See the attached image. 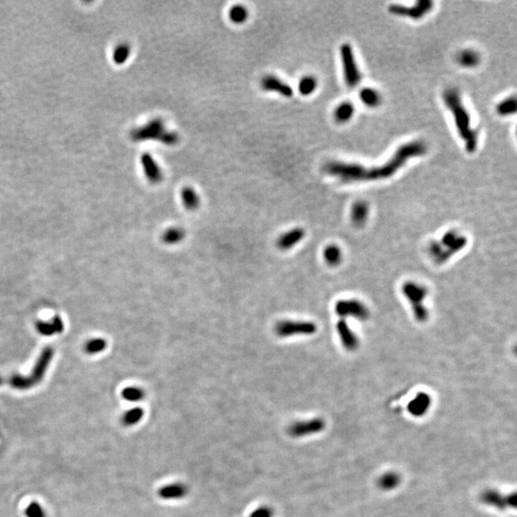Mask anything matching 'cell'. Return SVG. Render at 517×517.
Segmentation results:
<instances>
[{"mask_svg":"<svg viewBox=\"0 0 517 517\" xmlns=\"http://www.w3.org/2000/svg\"><path fill=\"white\" fill-rule=\"evenodd\" d=\"M434 7V2L431 0H419L411 6L402 4H392L389 6V12L398 16H403L418 20L429 14Z\"/></svg>","mask_w":517,"mask_h":517,"instance_id":"obj_8","label":"cell"},{"mask_svg":"<svg viewBox=\"0 0 517 517\" xmlns=\"http://www.w3.org/2000/svg\"><path fill=\"white\" fill-rule=\"evenodd\" d=\"M130 137L134 142L155 140L162 144L173 146L179 142V135L175 131L168 130L161 118H155L146 125L132 129Z\"/></svg>","mask_w":517,"mask_h":517,"instance_id":"obj_3","label":"cell"},{"mask_svg":"<svg viewBox=\"0 0 517 517\" xmlns=\"http://www.w3.org/2000/svg\"><path fill=\"white\" fill-rule=\"evenodd\" d=\"M326 422L321 417H313L306 420H298L288 426L287 433L292 438H304L318 434L325 429Z\"/></svg>","mask_w":517,"mask_h":517,"instance_id":"obj_10","label":"cell"},{"mask_svg":"<svg viewBox=\"0 0 517 517\" xmlns=\"http://www.w3.org/2000/svg\"><path fill=\"white\" fill-rule=\"evenodd\" d=\"M260 87L264 91H270V92H277L281 94L284 97L290 98L293 95V89L281 79L277 78L273 75H267L263 77L260 81Z\"/></svg>","mask_w":517,"mask_h":517,"instance_id":"obj_12","label":"cell"},{"mask_svg":"<svg viewBox=\"0 0 517 517\" xmlns=\"http://www.w3.org/2000/svg\"><path fill=\"white\" fill-rule=\"evenodd\" d=\"M323 258L330 266H336L342 260V251L337 245L330 244L324 248Z\"/></svg>","mask_w":517,"mask_h":517,"instance_id":"obj_25","label":"cell"},{"mask_svg":"<svg viewBox=\"0 0 517 517\" xmlns=\"http://www.w3.org/2000/svg\"><path fill=\"white\" fill-rule=\"evenodd\" d=\"M106 348V341L103 338H96L92 339L89 342H87L85 347L86 353L89 355H96L105 350Z\"/></svg>","mask_w":517,"mask_h":517,"instance_id":"obj_33","label":"cell"},{"mask_svg":"<svg viewBox=\"0 0 517 517\" xmlns=\"http://www.w3.org/2000/svg\"><path fill=\"white\" fill-rule=\"evenodd\" d=\"M189 489L183 483L175 482L165 485L158 489V495L164 500H180L188 494Z\"/></svg>","mask_w":517,"mask_h":517,"instance_id":"obj_16","label":"cell"},{"mask_svg":"<svg viewBox=\"0 0 517 517\" xmlns=\"http://www.w3.org/2000/svg\"><path fill=\"white\" fill-rule=\"evenodd\" d=\"M517 102L515 96L506 98L501 101L496 107L497 113L500 116H513L517 112Z\"/></svg>","mask_w":517,"mask_h":517,"instance_id":"obj_28","label":"cell"},{"mask_svg":"<svg viewBox=\"0 0 517 517\" xmlns=\"http://www.w3.org/2000/svg\"><path fill=\"white\" fill-rule=\"evenodd\" d=\"M318 87V81L314 76H304L298 84V90L303 96L311 95Z\"/></svg>","mask_w":517,"mask_h":517,"instance_id":"obj_26","label":"cell"},{"mask_svg":"<svg viewBox=\"0 0 517 517\" xmlns=\"http://www.w3.org/2000/svg\"><path fill=\"white\" fill-rule=\"evenodd\" d=\"M305 236H306L305 229H303L301 227H295V228H292L286 233H284L283 235H281L276 242V245L279 249H281L283 251H287V250L293 248L294 246H296L300 242H302L304 240Z\"/></svg>","mask_w":517,"mask_h":517,"instance_id":"obj_15","label":"cell"},{"mask_svg":"<svg viewBox=\"0 0 517 517\" xmlns=\"http://www.w3.org/2000/svg\"><path fill=\"white\" fill-rule=\"evenodd\" d=\"M359 98L363 104L370 108H375L382 102L381 94L373 87H364L359 92Z\"/></svg>","mask_w":517,"mask_h":517,"instance_id":"obj_20","label":"cell"},{"mask_svg":"<svg viewBox=\"0 0 517 517\" xmlns=\"http://www.w3.org/2000/svg\"><path fill=\"white\" fill-rule=\"evenodd\" d=\"M274 512L268 506H260L255 509L249 517H273Z\"/></svg>","mask_w":517,"mask_h":517,"instance_id":"obj_36","label":"cell"},{"mask_svg":"<svg viewBox=\"0 0 517 517\" xmlns=\"http://www.w3.org/2000/svg\"><path fill=\"white\" fill-rule=\"evenodd\" d=\"M131 48L129 43H120L113 51V61L118 65L124 64L130 56Z\"/></svg>","mask_w":517,"mask_h":517,"instance_id":"obj_30","label":"cell"},{"mask_svg":"<svg viewBox=\"0 0 517 517\" xmlns=\"http://www.w3.org/2000/svg\"><path fill=\"white\" fill-rule=\"evenodd\" d=\"M140 160L147 179L153 184L160 183L163 180V172L155 159L151 154L145 153L141 155Z\"/></svg>","mask_w":517,"mask_h":517,"instance_id":"obj_11","label":"cell"},{"mask_svg":"<svg viewBox=\"0 0 517 517\" xmlns=\"http://www.w3.org/2000/svg\"><path fill=\"white\" fill-rule=\"evenodd\" d=\"M122 397L128 402H137L143 401L145 392L143 389L135 386L125 388L122 391Z\"/></svg>","mask_w":517,"mask_h":517,"instance_id":"obj_32","label":"cell"},{"mask_svg":"<svg viewBox=\"0 0 517 517\" xmlns=\"http://www.w3.org/2000/svg\"><path fill=\"white\" fill-rule=\"evenodd\" d=\"M27 517H45V513L41 505L38 503H32L26 510Z\"/></svg>","mask_w":517,"mask_h":517,"instance_id":"obj_35","label":"cell"},{"mask_svg":"<svg viewBox=\"0 0 517 517\" xmlns=\"http://www.w3.org/2000/svg\"><path fill=\"white\" fill-rule=\"evenodd\" d=\"M401 483V476L396 472L384 473L378 480V487L383 490H392Z\"/></svg>","mask_w":517,"mask_h":517,"instance_id":"obj_27","label":"cell"},{"mask_svg":"<svg viewBox=\"0 0 517 517\" xmlns=\"http://www.w3.org/2000/svg\"><path fill=\"white\" fill-rule=\"evenodd\" d=\"M336 330L342 346L348 351H356L359 346V337L352 330L345 319H340L336 324Z\"/></svg>","mask_w":517,"mask_h":517,"instance_id":"obj_14","label":"cell"},{"mask_svg":"<svg viewBox=\"0 0 517 517\" xmlns=\"http://www.w3.org/2000/svg\"><path fill=\"white\" fill-rule=\"evenodd\" d=\"M355 105L351 102L340 103L333 111V118L339 124H345L349 122L355 115Z\"/></svg>","mask_w":517,"mask_h":517,"instance_id":"obj_21","label":"cell"},{"mask_svg":"<svg viewBox=\"0 0 517 517\" xmlns=\"http://www.w3.org/2000/svg\"><path fill=\"white\" fill-rule=\"evenodd\" d=\"M36 326H37V330H39V332L41 334H43V335H45V336H51V335L56 333L53 326H52V324L50 322L38 321Z\"/></svg>","mask_w":517,"mask_h":517,"instance_id":"obj_34","label":"cell"},{"mask_svg":"<svg viewBox=\"0 0 517 517\" xmlns=\"http://www.w3.org/2000/svg\"><path fill=\"white\" fill-rule=\"evenodd\" d=\"M1 383H2V378H1V376H0V384H1Z\"/></svg>","mask_w":517,"mask_h":517,"instance_id":"obj_38","label":"cell"},{"mask_svg":"<svg viewBox=\"0 0 517 517\" xmlns=\"http://www.w3.org/2000/svg\"><path fill=\"white\" fill-rule=\"evenodd\" d=\"M446 107L451 111L457 131L465 142V150L473 154L478 147V132L471 124V117L463 103L459 90L454 87L447 88L443 94Z\"/></svg>","mask_w":517,"mask_h":517,"instance_id":"obj_2","label":"cell"},{"mask_svg":"<svg viewBox=\"0 0 517 517\" xmlns=\"http://www.w3.org/2000/svg\"><path fill=\"white\" fill-rule=\"evenodd\" d=\"M334 310L341 319L351 317L360 321H366L370 316L367 307L357 299H345L336 302Z\"/></svg>","mask_w":517,"mask_h":517,"instance_id":"obj_9","label":"cell"},{"mask_svg":"<svg viewBox=\"0 0 517 517\" xmlns=\"http://www.w3.org/2000/svg\"><path fill=\"white\" fill-rule=\"evenodd\" d=\"M457 60L460 65L466 68H472L480 63L481 56L473 49H465L460 52Z\"/></svg>","mask_w":517,"mask_h":517,"instance_id":"obj_24","label":"cell"},{"mask_svg":"<svg viewBox=\"0 0 517 517\" xmlns=\"http://www.w3.org/2000/svg\"><path fill=\"white\" fill-rule=\"evenodd\" d=\"M466 244H467L466 238L460 235L459 237L457 238V240L453 244H450L449 246H447L445 248H443L442 253L440 254V256L435 260V262L438 263V264L445 263L449 258H452L454 255L459 253L461 250H463L465 247Z\"/></svg>","mask_w":517,"mask_h":517,"instance_id":"obj_18","label":"cell"},{"mask_svg":"<svg viewBox=\"0 0 517 517\" xmlns=\"http://www.w3.org/2000/svg\"><path fill=\"white\" fill-rule=\"evenodd\" d=\"M402 290L404 297L411 304L412 311L416 321L419 323L426 322L429 317L428 310L424 305L428 293L427 289L415 282L408 281L403 284Z\"/></svg>","mask_w":517,"mask_h":517,"instance_id":"obj_5","label":"cell"},{"mask_svg":"<svg viewBox=\"0 0 517 517\" xmlns=\"http://www.w3.org/2000/svg\"><path fill=\"white\" fill-rule=\"evenodd\" d=\"M51 324H52V326H53V328H54V330H55L56 333H61V332L63 331L64 325H63V322H62V320H61L60 317L55 316V317L53 318Z\"/></svg>","mask_w":517,"mask_h":517,"instance_id":"obj_37","label":"cell"},{"mask_svg":"<svg viewBox=\"0 0 517 517\" xmlns=\"http://www.w3.org/2000/svg\"><path fill=\"white\" fill-rule=\"evenodd\" d=\"M431 398L425 393H419L408 403L407 409L412 416H423L429 409Z\"/></svg>","mask_w":517,"mask_h":517,"instance_id":"obj_17","label":"cell"},{"mask_svg":"<svg viewBox=\"0 0 517 517\" xmlns=\"http://www.w3.org/2000/svg\"><path fill=\"white\" fill-rule=\"evenodd\" d=\"M53 357L54 350L52 348L44 349L40 358L37 360V363L32 371V373L29 376L14 374L9 380L10 385L18 390H25L38 384L43 379L44 373H46L47 368L51 363Z\"/></svg>","mask_w":517,"mask_h":517,"instance_id":"obj_4","label":"cell"},{"mask_svg":"<svg viewBox=\"0 0 517 517\" xmlns=\"http://www.w3.org/2000/svg\"><path fill=\"white\" fill-rule=\"evenodd\" d=\"M340 57L346 85L350 88L357 87L361 81V73L351 44L343 43L340 46Z\"/></svg>","mask_w":517,"mask_h":517,"instance_id":"obj_6","label":"cell"},{"mask_svg":"<svg viewBox=\"0 0 517 517\" xmlns=\"http://www.w3.org/2000/svg\"><path fill=\"white\" fill-rule=\"evenodd\" d=\"M317 331V326L310 321L282 320L275 325V333L282 338L294 335H312Z\"/></svg>","mask_w":517,"mask_h":517,"instance_id":"obj_7","label":"cell"},{"mask_svg":"<svg viewBox=\"0 0 517 517\" xmlns=\"http://www.w3.org/2000/svg\"><path fill=\"white\" fill-rule=\"evenodd\" d=\"M181 199L187 210L196 211L201 205V199L192 187H184L181 190Z\"/></svg>","mask_w":517,"mask_h":517,"instance_id":"obj_22","label":"cell"},{"mask_svg":"<svg viewBox=\"0 0 517 517\" xmlns=\"http://www.w3.org/2000/svg\"><path fill=\"white\" fill-rule=\"evenodd\" d=\"M427 153L423 141L415 140L402 145L384 164L367 167L359 163L331 161L325 164L324 172L345 183L368 182L392 177L406 165L408 160L420 157Z\"/></svg>","mask_w":517,"mask_h":517,"instance_id":"obj_1","label":"cell"},{"mask_svg":"<svg viewBox=\"0 0 517 517\" xmlns=\"http://www.w3.org/2000/svg\"><path fill=\"white\" fill-rule=\"evenodd\" d=\"M229 18L236 24H243L248 18V10L243 5H235L230 9Z\"/></svg>","mask_w":517,"mask_h":517,"instance_id":"obj_31","label":"cell"},{"mask_svg":"<svg viewBox=\"0 0 517 517\" xmlns=\"http://www.w3.org/2000/svg\"><path fill=\"white\" fill-rule=\"evenodd\" d=\"M369 216V206L365 201H357L351 210V219L357 227H362Z\"/></svg>","mask_w":517,"mask_h":517,"instance_id":"obj_19","label":"cell"},{"mask_svg":"<svg viewBox=\"0 0 517 517\" xmlns=\"http://www.w3.org/2000/svg\"><path fill=\"white\" fill-rule=\"evenodd\" d=\"M144 410L140 407L132 408L127 411L122 417V421L126 426H133L141 421L143 418Z\"/></svg>","mask_w":517,"mask_h":517,"instance_id":"obj_29","label":"cell"},{"mask_svg":"<svg viewBox=\"0 0 517 517\" xmlns=\"http://www.w3.org/2000/svg\"><path fill=\"white\" fill-rule=\"evenodd\" d=\"M482 500L488 505L493 506L500 510H504L507 507L516 508L517 495H516V493H513L512 495L504 496L498 491L487 490L482 494Z\"/></svg>","mask_w":517,"mask_h":517,"instance_id":"obj_13","label":"cell"},{"mask_svg":"<svg viewBox=\"0 0 517 517\" xmlns=\"http://www.w3.org/2000/svg\"><path fill=\"white\" fill-rule=\"evenodd\" d=\"M186 236V232L183 228L172 226L165 230L161 236V240L164 244L168 245H175L181 243Z\"/></svg>","mask_w":517,"mask_h":517,"instance_id":"obj_23","label":"cell"}]
</instances>
